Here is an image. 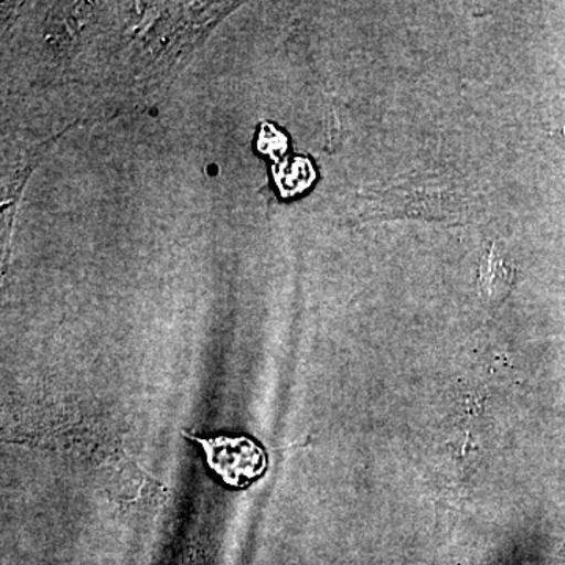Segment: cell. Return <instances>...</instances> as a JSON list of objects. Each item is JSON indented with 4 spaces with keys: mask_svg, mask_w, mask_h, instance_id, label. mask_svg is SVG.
<instances>
[{
    "mask_svg": "<svg viewBox=\"0 0 565 565\" xmlns=\"http://www.w3.org/2000/svg\"><path fill=\"white\" fill-rule=\"evenodd\" d=\"M195 440L203 446L211 470L233 489H247L266 471V452L245 435L196 437Z\"/></svg>",
    "mask_w": 565,
    "mask_h": 565,
    "instance_id": "1",
    "label": "cell"
},
{
    "mask_svg": "<svg viewBox=\"0 0 565 565\" xmlns=\"http://www.w3.org/2000/svg\"><path fill=\"white\" fill-rule=\"evenodd\" d=\"M207 173L217 174V167L211 166L210 169H207Z\"/></svg>",
    "mask_w": 565,
    "mask_h": 565,
    "instance_id": "2",
    "label": "cell"
},
{
    "mask_svg": "<svg viewBox=\"0 0 565 565\" xmlns=\"http://www.w3.org/2000/svg\"><path fill=\"white\" fill-rule=\"evenodd\" d=\"M564 555H565V548H564Z\"/></svg>",
    "mask_w": 565,
    "mask_h": 565,
    "instance_id": "3",
    "label": "cell"
}]
</instances>
